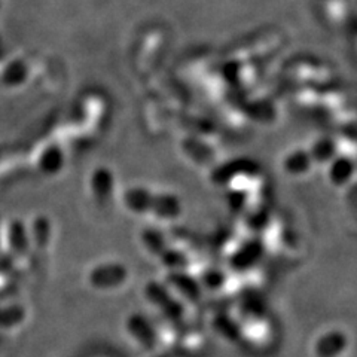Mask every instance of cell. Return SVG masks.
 Masks as SVG:
<instances>
[{
  "label": "cell",
  "instance_id": "cell-1",
  "mask_svg": "<svg viewBox=\"0 0 357 357\" xmlns=\"http://www.w3.org/2000/svg\"><path fill=\"white\" fill-rule=\"evenodd\" d=\"M329 173H331L332 182H337L338 185H342L344 182L349 181L350 174L353 173V162L349 161L347 158L337 160L335 162H332Z\"/></svg>",
  "mask_w": 357,
  "mask_h": 357
},
{
  "label": "cell",
  "instance_id": "cell-2",
  "mask_svg": "<svg viewBox=\"0 0 357 357\" xmlns=\"http://www.w3.org/2000/svg\"><path fill=\"white\" fill-rule=\"evenodd\" d=\"M308 164H311V155H305V153H292L290 156H287V160L284 161V169H287L289 172L292 173H304L308 169Z\"/></svg>",
  "mask_w": 357,
  "mask_h": 357
},
{
  "label": "cell",
  "instance_id": "cell-3",
  "mask_svg": "<svg viewBox=\"0 0 357 357\" xmlns=\"http://www.w3.org/2000/svg\"><path fill=\"white\" fill-rule=\"evenodd\" d=\"M107 271H106V266L105 268H100V270H97V271H94L93 273V280L96 282V280H100V278H105V277H107V275H105ZM124 275H126V273L121 270V266H114V271H110V275H109V278H114V282L115 283H121V280L122 278H124Z\"/></svg>",
  "mask_w": 357,
  "mask_h": 357
}]
</instances>
